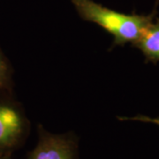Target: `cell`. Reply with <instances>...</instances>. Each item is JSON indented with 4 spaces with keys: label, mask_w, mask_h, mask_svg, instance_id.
Segmentation results:
<instances>
[{
    "label": "cell",
    "mask_w": 159,
    "mask_h": 159,
    "mask_svg": "<svg viewBox=\"0 0 159 159\" xmlns=\"http://www.w3.org/2000/svg\"><path fill=\"white\" fill-rule=\"evenodd\" d=\"M143 53L146 61L154 64L159 61V18L152 22L142 36L133 44Z\"/></svg>",
    "instance_id": "4"
},
{
    "label": "cell",
    "mask_w": 159,
    "mask_h": 159,
    "mask_svg": "<svg viewBox=\"0 0 159 159\" xmlns=\"http://www.w3.org/2000/svg\"><path fill=\"white\" fill-rule=\"evenodd\" d=\"M11 65L0 49V92L11 91Z\"/></svg>",
    "instance_id": "5"
},
{
    "label": "cell",
    "mask_w": 159,
    "mask_h": 159,
    "mask_svg": "<svg viewBox=\"0 0 159 159\" xmlns=\"http://www.w3.org/2000/svg\"><path fill=\"white\" fill-rule=\"evenodd\" d=\"M27 159H77V142L71 134H53L38 125V142Z\"/></svg>",
    "instance_id": "3"
},
{
    "label": "cell",
    "mask_w": 159,
    "mask_h": 159,
    "mask_svg": "<svg viewBox=\"0 0 159 159\" xmlns=\"http://www.w3.org/2000/svg\"><path fill=\"white\" fill-rule=\"evenodd\" d=\"M84 20L97 24L114 37L112 46L134 44L153 22L156 10L149 15L125 14L113 11L92 0H72Z\"/></svg>",
    "instance_id": "1"
},
{
    "label": "cell",
    "mask_w": 159,
    "mask_h": 159,
    "mask_svg": "<svg viewBox=\"0 0 159 159\" xmlns=\"http://www.w3.org/2000/svg\"><path fill=\"white\" fill-rule=\"evenodd\" d=\"M118 119L121 121L132 120V121H140L144 123H151L159 126V118H150L145 115H136L134 117H118Z\"/></svg>",
    "instance_id": "6"
},
{
    "label": "cell",
    "mask_w": 159,
    "mask_h": 159,
    "mask_svg": "<svg viewBox=\"0 0 159 159\" xmlns=\"http://www.w3.org/2000/svg\"><path fill=\"white\" fill-rule=\"evenodd\" d=\"M29 133V121L11 91L0 92V156H11Z\"/></svg>",
    "instance_id": "2"
},
{
    "label": "cell",
    "mask_w": 159,
    "mask_h": 159,
    "mask_svg": "<svg viewBox=\"0 0 159 159\" xmlns=\"http://www.w3.org/2000/svg\"><path fill=\"white\" fill-rule=\"evenodd\" d=\"M11 156H0V159H11Z\"/></svg>",
    "instance_id": "7"
}]
</instances>
